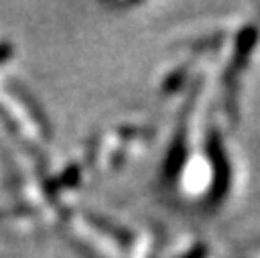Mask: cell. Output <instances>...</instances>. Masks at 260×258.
Listing matches in <instances>:
<instances>
[{
	"label": "cell",
	"instance_id": "52a82bcc",
	"mask_svg": "<svg viewBox=\"0 0 260 258\" xmlns=\"http://www.w3.org/2000/svg\"><path fill=\"white\" fill-rule=\"evenodd\" d=\"M12 57V45L10 43H0V63Z\"/></svg>",
	"mask_w": 260,
	"mask_h": 258
},
{
	"label": "cell",
	"instance_id": "3957f363",
	"mask_svg": "<svg viewBox=\"0 0 260 258\" xmlns=\"http://www.w3.org/2000/svg\"><path fill=\"white\" fill-rule=\"evenodd\" d=\"M193 104V93L189 95V102H187V106H185V112H183V116H181V126L177 128V136H175V140L171 142V148H169V152H167V158H165V177L167 179H173L179 171H181V167H183V160H185V152H187V146H185V120H187V110H189V106Z\"/></svg>",
	"mask_w": 260,
	"mask_h": 258
},
{
	"label": "cell",
	"instance_id": "7a4b0ae2",
	"mask_svg": "<svg viewBox=\"0 0 260 258\" xmlns=\"http://www.w3.org/2000/svg\"><path fill=\"white\" fill-rule=\"evenodd\" d=\"M256 39H258V33L254 26H248V28H242V33L238 35V41H236V49H234V57H232V67L230 71L225 73V87H228V102H230V112L236 114V106H234V95H236V73H240L248 59H250V53L256 45Z\"/></svg>",
	"mask_w": 260,
	"mask_h": 258
},
{
	"label": "cell",
	"instance_id": "5b68a950",
	"mask_svg": "<svg viewBox=\"0 0 260 258\" xmlns=\"http://www.w3.org/2000/svg\"><path fill=\"white\" fill-rule=\"evenodd\" d=\"M87 219L93 223V225H98L102 232H106L108 236H112V238H116V240H120V242H130V236L126 234V232H122V230H118L116 225H112L110 221H106L104 217H100V215H93V213H87Z\"/></svg>",
	"mask_w": 260,
	"mask_h": 258
},
{
	"label": "cell",
	"instance_id": "6da1fadb",
	"mask_svg": "<svg viewBox=\"0 0 260 258\" xmlns=\"http://www.w3.org/2000/svg\"><path fill=\"white\" fill-rule=\"evenodd\" d=\"M207 152L211 158V169H213V183L209 187V203H219L230 189V165L228 156L223 152V144L219 134L211 128L207 136Z\"/></svg>",
	"mask_w": 260,
	"mask_h": 258
},
{
	"label": "cell",
	"instance_id": "277c9868",
	"mask_svg": "<svg viewBox=\"0 0 260 258\" xmlns=\"http://www.w3.org/2000/svg\"><path fill=\"white\" fill-rule=\"evenodd\" d=\"M10 89L18 95V100L26 106V110L30 112V116L35 118V122H37V126L41 128V132H43V136L45 138H51V124H49V120H47V116L43 114V110H41V106L32 100V95L20 85V83H16V81H10Z\"/></svg>",
	"mask_w": 260,
	"mask_h": 258
},
{
	"label": "cell",
	"instance_id": "ba28073f",
	"mask_svg": "<svg viewBox=\"0 0 260 258\" xmlns=\"http://www.w3.org/2000/svg\"><path fill=\"white\" fill-rule=\"evenodd\" d=\"M203 254H205V248H201V246H199V248H195V250H191V252H189V254H187L185 258H201Z\"/></svg>",
	"mask_w": 260,
	"mask_h": 258
},
{
	"label": "cell",
	"instance_id": "8992f818",
	"mask_svg": "<svg viewBox=\"0 0 260 258\" xmlns=\"http://www.w3.org/2000/svg\"><path fill=\"white\" fill-rule=\"evenodd\" d=\"M183 75H185V69H181V71L173 73V75L169 77V83H167L165 91H173V89H175L177 85H181V81H183Z\"/></svg>",
	"mask_w": 260,
	"mask_h": 258
},
{
	"label": "cell",
	"instance_id": "9c48e42d",
	"mask_svg": "<svg viewBox=\"0 0 260 258\" xmlns=\"http://www.w3.org/2000/svg\"><path fill=\"white\" fill-rule=\"evenodd\" d=\"M10 213H14V211H10V209H0V217H4V215H10Z\"/></svg>",
	"mask_w": 260,
	"mask_h": 258
}]
</instances>
